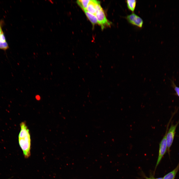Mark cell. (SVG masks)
<instances>
[{
    "label": "cell",
    "instance_id": "cell-1",
    "mask_svg": "<svg viewBox=\"0 0 179 179\" xmlns=\"http://www.w3.org/2000/svg\"><path fill=\"white\" fill-rule=\"evenodd\" d=\"M20 125L21 130L18 136L19 144L24 157L28 158L31 155V140L30 131L25 122H22Z\"/></svg>",
    "mask_w": 179,
    "mask_h": 179
},
{
    "label": "cell",
    "instance_id": "cell-2",
    "mask_svg": "<svg viewBox=\"0 0 179 179\" xmlns=\"http://www.w3.org/2000/svg\"><path fill=\"white\" fill-rule=\"evenodd\" d=\"M96 12L95 15L97 19L98 24L101 26L102 30L106 26H110L111 23L107 19L99 1L96 5Z\"/></svg>",
    "mask_w": 179,
    "mask_h": 179
},
{
    "label": "cell",
    "instance_id": "cell-3",
    "mask_svg": "<svg viewBox=\"0 0 179 179\" xmlns=\"http://www.w3.org/2000/svg\"><path fill=\"white\" fill-rule=\"evenodd\" d=\"M167 132L162 139L159 143V153L155 167V170L160 162L163 157L166 153L167 150L166 141V134Z\"/></svg>",
    "mask_w": 179,
    "mask_h": 179
},
{
    "label": "cell",
    "instance_id": "cell-4",
    "mask_svg": "<svg viewBox=\"0 0 179 179\" xmlns=\"http://www.w3.org/2000/svg\"><path fill=\"white\" fill-rule=\"evenodd\" d=\"M179 122L175 125H172L166 134V141L167 145V150L168 154L170 155V148L173 143L177 127Z\"/></svg>",
    "mask_w": 179,
    "mask_h": 179
},
{
    "label": "cell",
    "instance_id": "cell-5",
    "mask_svg": "<svg viewBox=\"0 0 179 179\" xmlns=\"http://www.w3.org/2000/svg\"><path fill=\"white\" fill-rule=\"evenodd\" d=\"M126 18L128 22L131 24L140 28L142 27L143 24L142 19L134 13L128 15Z\"/></svg>",
    "mask_w": 179,
    "mask_h": 179
},
{
    "label": "cell",
    "instance_id": "cell-6",
    "mask_svg": "<svg viewBox=\"0 0 179 179\" xmlns=\"http://www.w3.org/2000/svg\"><path fill=\"white\" fill-rule=\"evenodd\" d=\"M98 1L95 0H90L86 10L90 13L95 15L96 12V6Z\"/></svg>",
    "mask_w": 179,
    "mask_h": 179
},
{
    "label": "cell",
    "instance_id": "cell-7",
    "mask_svg": "<svg viewBox=\"0 0 179 179\" xmlns=\"http://www.w3.org/2000/svg\"><path fill=\"white\" fill-rule=\"evenodd\" d=\"M179 170V162L176 168L163 177V179H174L178 172Z\"/></svg>",
    "mask_w": 179,
    "mask_h": 179
},
{
    "label": "cell",
    "instance_id": "cell-8",
    "mask_svg": "<svg viewBox=\"0 0 179 179\" xmlns=\"http://www.w3.org/2000/svg\"><path fill=\"white\" fill-rule=\"evenodd\" d=\"M86 16L91 23L93 26L98 24V21L96 16L87 11L86 10H84Z\"/></svg>",
    "mask_w": 179,
    "mask_h": 179
},
{
    "label": "cell",
    "instance_id": "cell-9",
    "mask_svg": "<svg viewBox=\"0 0 179 179\" xmlns=\"http://www.w3.org/2000/svg\"><path fill=\"white\" fill-rule=\"evenodd\" d=\"M8 44L3 33L0 37V49L6 50L8 49Z\"/></svg>",
    "mask_w": 179,
    "mask_h": 179
},
{
    "label": "cell",
    "instance_id": "cell-10",
    "mask_svg": "<svg viewBox=\"0 0 179 179\" xmlns=\"http://www.w3.org/2000/svg\"><path fill=\"white\" fill-rule=\"evenodd\" d=\"M126 2L128 8L130 10L133 12L134 11L136 3V1L135 0H126Z\"/></svg>",
    "mask_w": 179,
    "mask_h": 179
},
{
    "label": "cell",
    "instance_id": "cell-11",
    "mask_svg": "<svg viewBox=\"0 0 179 179\" xmlns=\"http://www.w3.org/2000/svg\"><path fill=\"white\" fill-rule=\"evenodd\" d=\"M90 0H79L77 1L78 4L84 10H86Z\"/></svg>",
    "mask_w": 179,
    "mask_h": 179
},
{
    "label": "cell",
    "instance_id": "cell-12",
    "mask_svg": "<svg viewBox=\"0 0 179 179\" xmlns=\"http://www.w3.org/2000/svg\"><path fill=\"white\" fill-rule=\"evenodd\" d=\"M174 89L177 95L179 97V88L175 86Z\"/></svg>",
    "mask_w": 179,
    "mask_h": 179
},
{
    "label": "cell",
    "instance_id": "cell-13",
    "mask_svg": "<svg viewBox=\"0 0 179 179\" xmlns=\"http://www.w3.org/2000/svg\"><path fill=\"white\" fill-rule=\"evenodd\" d=\"M3 34V32L1 27L0 26V37Z\"/></svg>",
    "mask_w": 179,
    "mask_h": 179
},
{
    "label": "cell",
    "instance_id": "cell-14",
    "mask_svg": "<svg viewBox=\"0 0 179 179\" xmlns=\"http://www.w3.org/2000/svg\"><path fill=\"white\" fill-rule=\"evenodd\" d=\"M145 178L146 179H155V178H154L153 177H150L149 178L145 177Z\"/></svg>",
    "mask_w": 179,
    "mask_h": 179
},
{
    "label": "cell",
    "instance_id": "cell-15",
    "mask_svg": "<svg viewBox=\"0 0 179 179\" xmlns=\"http://www.w3.org/2000/svg\"><path fill=\"white\" fill-rule=\"evenodd\" d=\"M36 98L37 99H38V100L40 99V97L39 96V95H37L36 96Z\"/></svg>",
    "mask_w": 179,
    "mask_h": 179
},
{
    "label": "cell",
    "instance_id": "cell-16",
    "mask_svg": "<svg viewBox=\"0 0 179 179\" xmlns=\"http://www.w3.org/2000/svg\"><path fill=\"white\" fill-rule=\"evenodd\" d=\"M155 179H163V178H155Z\"/></svg>",
    "mask_w": 179,
    "mask_h": 179
},
{
    "label": "cell",
    "instance_id": "cell-17",
    "mask_svg": "<svg viewBox=\"0 0 179 179\" xmlns=\"http://www.w3.org/2000/svg\"><path fill=\"white\" fill-rule=\"evenodd\" d=\"M175 28V27H174L173 28V29H174Z\"/></svg>",
    "mask_w": 179,
    "mask_h": 179
},
{
    "label": "cell",
    "instance_id": "cell-18",
    "mask_svg": "<svg viewBox=\"0 0 179 179\" xmlns=\"http://www.w3.org/2000/svg\"><path fill=\"white\" fill-rule=\"evenodd\" d=\"M174 22H173L172 23V24H174Z\"/></svg>",
    "mask_w": 179,
    "mask_h": 179
},
{
    "label": "cell",
    "instance_id": "cell-19",
    "mask_svg": "<svg viewBox=\"0 0 179 179\" xmlns=\"http://www.w3.org/2000/svg\"><path fill=\"white\" fill-rule=\"evenodd\" d=\"M172 16V14H171V15H170V16Z\"/></svg>",
    "mask_w": 179,
    "mask_h": 179
}]
</instances>
